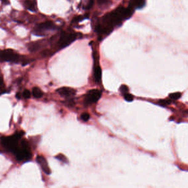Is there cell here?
<instances>
[{
  "label": "cell",
  "instance_id": "6da1fadb",
  "mask_svg": "<svg viewBox=\"0 0 188 188\" xmlns=\"http://www.w3.org/2000/svg\"><path fill=\"white\" fill-rule=\"evenodd\" d=\"M134 12V10L129 6L127 8L120 6L111 12L107 13L103 17L101 24L97 26V33L101 35L109 34L114 27L121 25L123 20L130 18Z\"/></svg>",
  "mask_w": 188,
  "mask_h": 188
},
{
  "label": "cell",
  "instance_id": "7a4b0ae2",
  "mask_svg": "<svg viewBox=\"0 0 188 188\" xmlns=\"http://www.w3.org/2000/svg\"><path fill=\"white\" fill-rule=\"evenodd\" d=\"M24 134V132L20 131L11 136L2 137L1 139V143L4 148L13 153L19 147L18 141Z\"/></svg>",
  "mask_w": 188,
  "mask_h": 188
},
{
  "label": "cell",
  "instance_id": "3957f363",
  "mask_svg": "<svg viewBox=\"0 0 188 188\" xmlns=\"http://www.w3.org/2000/svg\"><path fill=\"white\" fill-rule=\"evenodd\" d=\"M13 153L18 161H28L32 156L31 147L26 139L22 140L21 147H18Z\"/></svg>",
  "mask_w": 188,
  "mask_h": 188
},
{
  "label": "cell",
  "instance_id": "277c9868",
  "mask_svg": "<svg viewBox=\"0 0 188 188\" xmlns=\"http://www.w3.org/2000/svg\"><path fill=\"white\" fill-rule=\"evenodd\" d=\"M20 61V56L13 50L7 49L0 51V62L18 63Z\"/></svg>",
  "mask_w": 188,
  "mask_h": 188
},
{
  "label": "cell",
  "instance_id": "5b68a950",
  "mask_svg": "<svg viewBox=\"0 0 188 188\" xmlns=\"http://www.w3.org/2000/svg\"><path fill=\"white\" fill-rule=\"evenodd\" d=\"M56 26L51 22H45L36 25L34 28L35 34L37 35L43 36L46 31L55 30Z\"/></svg>",
  "mask_w": 188,
  "mask_h": 188
},
{
  "label": "cell",
  "instance_id": "8992f818",
  "mask_svg": "<svg viewBox=\"0 0 188 188\" xmlns=\"http://www.w3.org/2000/svg\"><path fill=\"white\" fill-rule=\"evenodd\" d=\"M76 39V34L64 32L61 34V37L59 41V48H63L69 46Z\"/></svg>",
  "mask_w": 188,
  "mask_h": 188
},
{
  "label": "cell",
  "instance_id": "52a82bcc",
  "mask_svg": "<svg viewBox=\"0 0 188 188\" xmlns=\"http://www.w3.org/2000/svg\"><path fill=\"white\" fill-rule=\"evenodd\" d=\"M101 92L97 89H92L88 92L85 97V102L92 104L97 101L101 96Z\"/></svg>",
  "mask_w": 188,
  "mask_h": 188
},
{
  "label": "cell",
  "instance_id": "ba28073f",
  "mask_svg": "<svg viewBox=\"0 0 188 188\" xmlns=\"http://www.w3.org/2000/svg\"><path fill=\"white\" fill-rule=\"evenodd\" d=\"M36 161L40 165L41 168L46 174H50L51 170L48 167V163L47 162L45 158L42 156H38L36 157Z\"/></svg>",
  "mask_w": 188,
  "mask_h": 188
},
{
  "label": "cell",
  "instance_id": "9c48e42d",
  "mask_svg": "<svg viewBox=\"0 0 188 188\" xmlns=\"http://www.w3.org/2000/svg\"><path fill=\"white\" fill-rule=\"evenodd\" d=\"M57 92L61 96L64 97H71L73 96L76 94V90L74 89L68 88V87H63L57 90Z\"/></svg>",
  "mask_w": 188,
  "mask_h": 188
},
{
  "label": "cell",
  "instance_id": "30bf717a",
  "mask_svg": "<svg viewBox=\"0 0 188 188\" xmlns=\"http://www.w3.org/2000/svg\"><path fill=\"white\" fill-rule=\"evenodd\" d=\"M145 5V0H130L129 7L134 10L140 9Z\"/></svg>",
  "mask_w": 188,
  "mask_h": 188
},
{
  "label": "cell",
  "instance_id": "8fae6325",
  "mask_svg": "<svg viewBox=\"0 0 188 188\" xmlns=\"http://www.w3.org/2000/svg\"><path fill=\"white\" fill-rule=\"evenodd\" d=\"M25 6L28 10L32 12H35L37 10V5L35 0H26Z\"/></svg>",
  "mask_w": 188,
  "mask_h": 188
},
{
  "label": "cell",
  "instance_id": "7c38bea8",
  "mask_svg": "<svg viewBox=\"0 0 188 188\" xmlns=\"http://www.w3.org/2000/svg\"><path fill=\"white\" fill-rule=\"evenodd\" d=\"M102 76L101 69L100 66H96L95 68V79L97 83L101 81Z\"/></svg>",
  "mask_w": 188,
  "mask_h": 188
},
{
  "label": "cell",
  "instance_id": "4fadbf2b",
  "mask_svg": "<svg viewBox=\"0 0 188 188\" xmlns=\"http://www.w3.org/2000/svg\"><path fill=\"white\" fill-rule=\"evenodd\" d=\"M33 95L36 99H39L43 96V92L38 87H34L32 90Z\"/></svg>",
  "mask_w": 188,
  "mask_h": 188
},
{
  "label": "cell",
  "instance_id": "5bb4252c",
  "mask_svg": "<svg viewBox=\"0 0 188 188\" xmlns=\"http://www.w3.org/2000/svg\"><path fill=\"white\" fill-rule=\"evenodd\" d=\"M41 45H42V44L39 41L31 43L29 46V50L31 52L37 51V50H38L39 49L41 48Z\"/></svg>",
  "mask_w": 188,
  "mask_h": 188
},
{
  "label": "cell",
  "instance_id": "9a60e30c",
  "mask_svg": "<svg viewBox=\"0 0 188 188\" xmlns=\"http://www.w3.org/2000/svg\"><path fill=\"white\" fill-rule=\"evenodd\" d=\"M182 96V93L179 92H173L169 95V97L170 99L173 100H177L181 98Z\"/></svg>",
  "mask_w": 188,
  "mask_h": 188
},
{
  "label": "cell",
  "instance_id": "2e32d148",
  "mask_svg": "<svg viewBox=\"0 0 188 188\" xmlns=\"http://www.w3.org/2000/svg\"><path fill=\"white\" fill-rule=\"evenodd\" d=\"M170 103H171V101L170 99L160 100H159V101L158 102V104L162 107H166L170 104Z\"/></svg>",
  "mask_w": 188,
  "mask_h": 188
},
{
  "label": "cell",
  "instance_id": "e0dca14e",
  "mask_svg": "<svg viewBox=\"0 0 188 188\" xmlns=\"http://www.w3.org/2000/svg\"><path fill=\"white\" fill-rule=\"evenodd\" d=\"M128 91H129L128 87L126 85H121V87L120 88V92L124 95L125 94H128Z\"/></svg>",
  "mask_w": 188,
  "mask_h": 188
},
{
  "label": "cell",
  "instance_id": "ac0fdd59",
  "mask_svg": "<svg viewBox=\"0 0 188 188\" xmlns=\"http://www.w3.org/2000/svg\"><path fill=\"white\" fill-rule=\"evenodd\" d=\"M93 5H94V0H88L84 8L86 10H90L92 8Z\"/></svg>",
  "mask_w": 188,
  "mask_h": 188
},
{
  "label": "cell",
  "instance_id": "d6986e66",
  "mask_svg": "<svg viewBox=\"0 0 188 188\" xmlns=\"http://www.w3.org/2000/svg\"><path fill=\"white\" fill-rule=\"evenodd\" d=\"M124 97H125V100H126L128 102L133 101V100H134V97H133L132 95L128 94V93L125 95H124Z\"/></svg>",
  "mask_w": 188,
  "mask_h": 188
},
{
  "label": "cell",
  "instance_id": "ffe728a7",
  "mask_svg": "<svg viewBox=\"0 0 188 188\" xmlns=\"http://www.w3.org/2000/svg\"><path fill=\"white\" fill-rule=\"evenodd\" d=\"M23 96L26 99H29L31 97V92L29 90H28V89H26L23 92Z\"/></svg>",
  "mask_w": 188,
  "mask_h": 188
},
{
  "label": "cell",
  "instance_id": "44dd1931",
  "mask_svg": "<svg viewBox=\"0 0 188 188\" xmlns=\"http://www.w3.org/2000/svg\"><path fill=\"white\" fill-rule=\"evenodd\" d=\"M81 120L85 122H87L90 118V115L88 113H84L81 115Z\"/></svg>",
  "mask_w": 188,
  "mask_h": 188
},
{
  "label": "cell",
  "instance_id": "7402d4cb",
  "mask_svg": "<svg viewBox=\"0 0 188 188\" xmlns=\"http://www.w3.org/2000/svg\"><path fill=\"white\" fill-rule=\"evenodd\" d=\"M85 16H79V17H77L76 18H74L73 20V23H78V22H79V21L83 20L84 19H85Z\"/></svg>",
  "mask_w": 188,
  "mask_h": 188
},
{
  "label": "cell",
  "instance_id": "603a6c76",
  "mask_svg": "<svg viewBox=\"0 0 188 188\" xmlns=\"http://www.w3.org/2000/svg\"><path fill=\"white\" fill-rule=\"evenodd\" d=\"M56 158H58L59 160L63 161V162H67L66 158V157L64 155H62V154H59V155H57V156L56 157Z\"/></svg>",
  "mask_w": 188,
  "mask_h": 188
},
{
  "label": "cell",
  "instance_id": "cb8c5ba5",
  "mask_svg": "<svg viewBox=\"0 0 188 188\" xmlns=\"http://www.w3.org/2000/svg\"><path fill=\"white\" fill-rule=\"evenodd\" d=\"M4 85L3 83V80L2 77L0 76V89H2Z\"/></svg>",
  "mask_w": 188,
  "mask_h": 188
},
{
  "label": "cell",
  "instance_id": "d4e9b609",
  "mask_svg": "<svg viewBox=\"0 0 188 188\" xmlns=\"http://www.w3.org/2000/svg\"><path fill=\"white\" fill-rule=\"evenodd\" d=\"M16 97L18 99H20V97H21V96H20V94L19 92H18L17 95H16Z\"/></svg>",
  "mask_w": 188,
  "mask_h": 188
},
{
  "label": "cell",
  "instance_id": "484cf974",
  "mask_svg": "<svg viewBox=\"0 0 188 188\" xmlns=\"http://www.w3.org/2000/svg\"><path fill=\"white\" fill-rule=\"evenodd\" d=\"M99 1L100 2L102 3L104 2V1H106L107 0H99Z\"/></svg>",
  "mask_w": 188,
  "mask_h": 188
}]
</instances>
